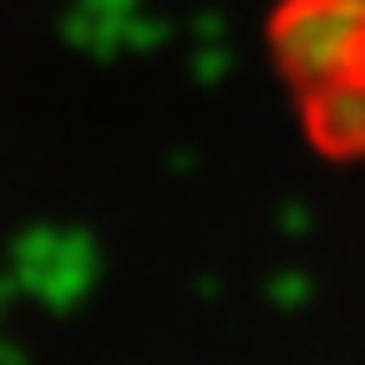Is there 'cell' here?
Here are the masks:
<instances>
[{"label": "cell", "mask_w": 365, "mask_h": 365, "mask_svg": "<svg viewBox=\"0 0 365 365\" xmlns=\"http://www.w3.org/2000/svg\"><path fill=\"white\" fill-rule=\"evenodd\" d=\"M274 51L319 148L365 158V0H284Z\"/></svg>", "instance_id": "obj_1"}]
</instances>
